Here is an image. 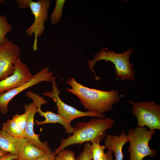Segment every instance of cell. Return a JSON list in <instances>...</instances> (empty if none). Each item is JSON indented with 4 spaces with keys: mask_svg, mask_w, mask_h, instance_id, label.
I'll return each instance as SVG.
<instances>
[{
    "mask_svg": "<svg viewBox=\"0 0 160 160\" xmlns=\"http://www.w3.org/2000/svg\"><path fill=\"white\" fill-rule=\"evenodd\" d=\"M65 82L71 87L66 90L76 95L88 111L104 114L111 111L121 99L117 90L106 91L89 88L77 82L73 77Z\"/></svg>",
    "mask_w": 160,
    "mask_h": 160,
    "instance_id": "obj_1",
    "label": "cell"
},
{
    "mask_svg": "<svg viewBox=\"0 0 160 160\" xmlns=\"http://www.w3.org/2000/svg\"><path fill=\"white\" fill-rule=\"evenodd\" d=\"M111 117L92 118L88 122H78L73 128L72 135L60 140V144L54 152L55 155L69 146L87 142L100 143L106 137V130L111 128L115 123Z\"/></svg>",
    "mask_w": 160,
    "mask_h": 160,
    "instance_id": "obj_2",
    "label": "cell"
},
{
    "mask_svg": "<svg viewBox=\"0 0 160 160\" xmlns=\"http://www.w3.org/2000/svg\"><path fill=\"white\" fill-rule=\"evenodd\" d=\"M133 52L132 49H130L124 52L117 53L113 50H106L102 47L100 51H97L92 59L87 61L90 70L95 75V80L98 81L101 78L96 75L93 69V67L98 61L104 60L106 62H111L114 64L115 69V73L117 78L122 81H134L135 72L133 68V64L130 63L129 60L130 55Z\"/></svg>",
    "mask_w": 160,
    "mask_h": 160,
    "instance_id": "obj_3",
    "label": "cell"
},
{
    "mask_svg": "<svg viewBox=\"0 0 160 160\" xmlns=\"http://www.w3.org/2000/svg\"><path fill=\"white\" fill-rule=\"evenodd\" d=\"M156 130H151L143 127H136L129 129L127 138L129 145L128 151L129 153V160H142L146 156H154L156 151L151 148L149 143Z\"/></svg>",
    "mask_w": 160,
    "mask_h": 160,
    "instance_id": "obj_4",
    "label": "cell"
},
{
    "mask_svg": "<svg viewBox=\"0 0 160 160\" xmlns=\"http://www.w3.org/2000/svg\"><path fill=\"white\" fill-rule=\"evenodd\" d=\"M128 103L131 112L137 119V126H146L151 130H160V105L153 101Z\"/></svg>",
    "mask_w": 160,
    "mask_h": 160,
    "instance_id": "obj_5",
    "label": "cell"
},
{
    "mask_svg": "<svg viewBox=\"0 0 160 160\" xmlns=\"http://www.w3.org/2000/svg\"><path fill=\"white\" fill-rule=\"evenodd\" d=\"M51 4L49 0H39L34 1L31 0L29 8L34 17L33 24L25 31L28 36L33 35L34 40L33 50L37 49V39L41 36L45 30V23L48 17V10Z\"/></svg>",
    "mask_w": 160,
    "mask_h": 160,
    "instance_id": "obj_6",
    "label": "cell"
},
{
    "mask_svg": "<svg viewBox=\"0 0 160 160\" xmlns=\"http://www.w3.org/2000/svg\"><path fill=\"white\" fill-rule=\"evenodd\" d=\"M51 82L52 86V90L50 91L44 92L42 94L52 99L57 106V114L65 119L70 122L71 123L76 118L82 116H92L101 118L106 117L104 114L89 111H82L64 103L59 97L60 92L56 84V77L55 76Z\"/></svg>",
    "mask_w": 160,
    "mask_h": 160,
    "instance_id": "obj_7",
    "label": "cell"
},
{
    "mask_svg": "<svg viewBox=\"0 0 160 160\" xmlns=\"http://www.w3.org/2000/svg\"><path fill=\"white\" fill-rule=\"evenodd\" d=\"M49 72L48 68H44L33 75L29 81L19 87L0 94V112L3 115L8 111V105L10 101L20 93L28 88L43 81H50L54 76Z\"/></svg>",
    "mask_w": 160,
    "mask_h": 160,
    "instance_id": "obj_8",
    "label": "cell"
},
{
    "mask_svg": "<svg viewBox=\"0 0 160 160\" xmlns=\"http://www.w3.org/2000/svg\"><path fill=\"white\" fill-rule=\"evenodd\" d=\"M19 46L6 37L4 43L0 44V81L12 75L15 62L20 58Z\"/></svg>",
    "mask_w": 160,
    "mask_h": 160,
    "instance_id": "obj_9",
    "label": "cell"
},
{
    "mask_svg": "<svg viewBox=\"0 0 160 160\" xmlns=\"http://www.w3.org/2000/svg\"><path fill=\"white\" fill-rule=\"evenodd\" d=\"M33 75L27 65L17 60L14 65V71L11 75L0 81V94L16 88L30 80Z\"/></svg>",
    "mask_w": 160,
    "mask_h": 160,
    "instance_id": "obj_10",
    "label": "cell"
},
{
    "mask_svg": "<svg viewBox=\"0 0 160 160\" xmlns=\"http://www.w3.org/2000/svg\"><path fill=\"white\" fill-rule=\"evenodd\" d=\"M25 112L28 115L27 121L24 131V138L37 147L47 152L52 151L47 141L41 142L39 138L40 134H36L33 131L34 116L38 112L37 107L33 102L24 106Z\"/></svg>",
    "mask_w": 160,
    "mask_h": 160,
    "instance_id": "obj_11",
    "label": "cell"
},
{
    "mask_svg": "<svg viewBox=\"0 0 160 160\" xmlns=\"http://www.w3.org/2000/svg\"><path fill=\"white\" fill-rule=\"evenodd\" d=\"M29 141L24 138L13 137L0 129V149L17 156L25 145Z\"/></svg>",
    "mask_w": 160,
    "mask_h": 160,
    "instance_id": "obj_12",
    "label": "cell"
},
{
    "mask_svg": "<svg viewBox=\"0 0 160 160\" xmlns=\"http://www.w3.org/2000/svg\"><path fill=\"white\" fill-rule=\"evenodd\" d=\"M128 142L127 135L123 132L120 135H107L105 139L104 144L108 151L114 153L115 158L114 160H123L122 148Z\"/></svg>",
    "mask_w": 160,
    "mask_h": 160,
    "instance_id": "obj_13",
    "label": "cell"
},
{
    "mask_svg": "<svg viewBox=\"0 0 160 160\" xmlns=\"http://www.w3.org/2000/svg\"><path fill=\"white\" fill-rule=\"evenodd\" d=\"M38 112L41 116L44 117L45 119L42 121L36 120L35 123L37 126L41 125L48 123H57L62 124L64 127L65 132L67 134L72 133L73 131V128L71 126V123L65 119L58 114H55L50 111L45 112L41 109H38Z\"/></svg>",
    "mask_w": 160,
    "mask_h": 160,
    "instance_id": "obj_14",
    "label": "cell"
},
{
    "mask_svg": "<svg viewBox=\"0 0 160 160\" xmlns=\"http://www.w3.org/2000/svg\"><path fill=\"white\" fill-rule=\"evenodd\" d=\"M47 153L28 142L17 156L20 160H34Z\"/></svg>",
    "mask_w": 160,
    "mask_h": 160,
    "instance_id": "obj_15",
    "label": "cell"
},
{
    "mask_svg": "<svg viewBox=\"0 0 160 160\" xmlns=\"http://www.w3.org/2000/svg\"><path fill=\"white\" fill-rule=\"evenodd\" d=\"M2 129L13 137L24 138V132L13 119H8L3 123Z\"/></svg>",
    "mask_w": 160,
    "mask_h": 160,
    "instance_id": "obj_16",
    "label": "cell"
},
{
    "mask_svg": "<svg viewBox=\"0 0 160 160\" xmlns=\"http://www.w3.org/2000/svg\"><path fill=\"white\" fill-rule=\"evenodd\" d=\"M65 2V0L56 1L55 6L51 15L50 19L52 24L56 25L61 20L63 14V7Z\"/></svg>",
    "mask_w": 160,
    "mask_h": 160,
    "instance_id": "obj_17",
    "label": "cell"
},
{
    "mask_svg": "<svg viewBox=\"0 0 160 160\" xmlns=\"http://www.w3.org/2000/svg\"><path fill=\"white\" fill-rule=\"evenodd\" d=\"M12 29V25L8 22L7 18L0 15V44H3L6 35Z\"/></svg>",
    "mask_w": 160,
    "mask_h": 160,
    "instance_id": "obj_18",
    "label": "cell"
},
{
    "mask_svg": "<svg viewBox=\"0 0 160 160\" xmlns=\"http://www.w3.org/2000/svg\"><path fill=\"white\" fill-rule=\"evenodd\" d=\"M91 143V150L92 159L98 160L104 154L105 146V145H101L100 143L95 142Z\"/></svg>",
    "mask_w": 160,
    "mask_h": 160,
    "instance_id": "obj_19",
    "label": "cell"
},
{
    "mask_svg": "<svg viewBox=\"0 0 160 160\" xmlns=\"http://www.w3.org/2000/svg\"><path fill=\"white\" fill-rule=\"evenodd\" d=\"M91 145L90 143L86 142L84 145L83 151L76 158V160H92Z\"/></svg>",
    "mask_w": 160,
    "mask_h": 160,
    "instance_id": "obj_20",
    "label": "cell"
},
{
    "mask_svg": "<svg viewBox=\"0 0 160 160\" xmlns=\"http://www.w3.org/2000/svg\"><path fill=\"white\" fill-rule=\"evenodd\" d=\"M75 158L73 151L64 149L57 154L55 160H76Z\"/></svg>",
    "mask_w": 160,
    "mask_h": 160,
    "instance_id": "obj_21",
    "label": "cell"
},
{
    "mask_svg": "<svg viewBox=\"0 0 160 160\" xmlns=\"http://www.w3.org/2000/svg\"><path fill=\"white\" fill-rule=\"evenodd\" d=\"M27 96L31 98L36 104L37 109H41V105L47 103V101L44 97L31 91H28L26 93Z\"/></svg>",
    "mask_w": 160,
    "mask_h": 160,
    "instance_id": "obj_22",
    "label": "cell"
},
{
    "mask_svg": "<svg viewBox=\"0 0 160 160\" xmlns=\"http://www.w3.org/2000/svg\"><path fill=\"white\" fill-rule=\"evenodd\" d=\"M28 118V115L26 112L19 114H16L14 116L12 119L24 132L26 124Z\"/></svg>",
    "mask_w": 160,
    "mask_h": 160,
    "instance_id": "obj_23",
    "label": "cell"
},
{
    "mask_svg": "<svg viewBox=\"0 0 160 160\" xmlns=\"http://www.w3.org/2000/svg\"><path fill=\"white\" fill-rule=\"evenodd\" d=\"M55 156L54 152H47L34 160H55Z\"/></svg>",
    "mask_w": 160,
    "mask_h": 160,
    "instance_id": "obj_24",
    "label": "cell"
},
{
    "mask_svg": "<svg viewBox=\"0 0 160 160\" xmlns=\"http://www.w3.org/2000/svg\"><path fill=\"white\" fill-rule=\"evenodd\" d=\"M31 0H17L16 2L17 3L18 9H26L29 8Z\"/></svg>",
    "mask_w": 160,
    "mask_h": 160,
    "instance_id": "obj_25",
    "label": "cell"
},
{
    "mask_svg": "<svg viewBox=\"0 0 160 160\" xmlns=\"http://www.w3.org/2000/svg\"><path fill=\"white\" fill-rule=\"evenodd\" d=\"M17 159V156L8 153L0 157V160H12Z\"/></svg>",
    "mask_w": 160,
    "mask_h": 160,
    "instance_id": "obj_26",
    "label": "cell"
},
{
    "mask_svg": "<svg viewBox=\"0 0 160 160\" xmlns=\"http://www.w3.org/2000/svg\"><path fill=\"white\" fill-rule=\"evenodd\" d=\"M107 153L108 155V160H113V153L111 151H108Z\"/></svg>",
    "mask_w": 160,
    "mask_h": 160,
    "instance_id": "obj_27",
    "label": "cell"
},
{
    "mask_svg": "<svg viewBox=\"0 0 160 160\" xmlns=\"http://www.w3.org/2000/svg\"><path fill=\"white\" fill-rule=\"evenodd\" d=\"M108 155L107 153H105L98 160H108Z\"/></svg>",
    "mask_w": 160,
    "mask_h": 160,
    "instance_id": "obj_28",
    "label": "cell"
},
{
    "mask_svg": "<svg viewBox=\"0 0 160 160\" xmlns=\"http://www.w3.org/2000/svg\"><path fill=\"white\" fill-rule=\"evenodd\" d=\"M8 153L0 149V157Z\"/></svg>",
    "mask_w": 160,
    "mask_h": 160,
    "instance_id": "obj_29",
    "label": "cell"
},
{
    "mask_svg": "<svg viewBox=\"0 0 160 160\" xmlns=\"http://www.w3.org/2000/svg\"><path fill=\"white\" fill-rule=\"evenodd\" d=\"M5 1L4 0H0V4H4L5 3Z\"/></svg>",
    "mask_w": 160,
    "mask_h": 160,
    "instance_id": "obj_30",
    "label": "cell"
},
{
    "mask_svg": "<svg viewBox=\"0 0 160 160\" xmlns=\"http://www.w3.org/2000/svg\"><path fill=\"white\" fill-rule=\"evenodd\" d=\"M12 160H19V159H13Z\"/></svg>",
    "mask_w": 160,
    "mask_h": 160,
    "instance_id": "obj_31",
    "label": "cell"
}]
</instances>
